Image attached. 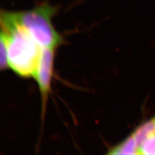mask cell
<instances>
[{"mask_svg": "<svg viewBox=\"0 0 155 155\" xmlns=\"http://www.w3.org/2000/svg\"><path fill=\"white\" fill-rule=\"evenodd\" d=\"M1 36L5 40L9 68L20 77H33L41 47L12 18L9 12L1 15Z\"/></svg>", "mask_w": 155, "mask_h": 155, "instance_id": "1", "label": "cell"}, {"mask_svg": "<svg viewBox=\"0 0 155 155\" xmlns=\"http://www.w3.org/2000/svg\"><path fill=\"white\" fill-rule=\"evenodd\" d=\"M55 12V8L45 4L31 10L9 13L41 48L55 49L61 44L62 39L52 24L51 18Z\"/></svg>", "mask_w": 155, "mask_h": 155, "instance_id": "2", "label": "cell"}, {"mask_svg": "<svg viewBox=\"0 0 155 155\" xmlns=\"http://www.w3.org/2000/svg\"><path fill=\"white\" fill-rule=\"evenodd\" d=\"M55 48H41L39 62L33 77L38 84L45 105L51 90V83L53 74Z\"/></svg>", "mask_w": 155, "mask_h": 155, "instance_id": "3", "label": "cell"}, {"mask_svg": "<svg viewBox=\"0 0 155 155\" xmlns=\"http://www.w3.org/2000/svg\"><path fill=\"white\" fill-rule=\"evenodd\" d=\"M110 155H139V147L131 134L121 143L109 150Z\"/></svg>", "mask_w": 155, "mask_h": 155, "instance_id": "4", "label": "cell"}, {"mask_svg": "<svg viewBox=\"0 0 155 155\" xmlns=\"http://www.w3.org/2000/svg\"><path fill=\"white\" fill-rule=\"evenodd\" d=\"M132 134L139 148L145 141L155 137V117L139 126Z\"/></svg>", "mask_w": 155, "mask_h": 155, "instance_id": "5", "label": "cell"}, {"mask_svg": "<svg viewBox=\"0 0 155 155\" xmlns=\"http://www.w3.org/2000/svg\"><path fill=\"white\" fill-rule=\"evenodd\" d=\"M139 155H155V137L147 140L140 145Z\"/></svg>", "mask_w": 155, "mask_h": 155, "instance_id": "6", "label": "cell"}, {"mask_svg": "<svg viewBox=\"0 0 155 155\" xmlns=\"http://www.w3.org/2000/svg\"><path fill=\"white\" fill-rule=\"evenodd\" d=\"M0 68L1 70H5L9 68L7 58V47L5 40L1 36V45H0Z\"/></svg>", "mask_w": 155, "mask_h": 155, "instance_id": "7", "label": "cell"}]
</instances>
